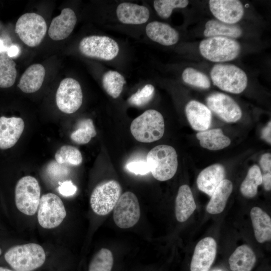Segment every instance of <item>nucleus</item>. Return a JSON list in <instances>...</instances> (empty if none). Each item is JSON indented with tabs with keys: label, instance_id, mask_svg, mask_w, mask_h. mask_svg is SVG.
<instances>
[{
	"label": "nucleus",
	"instance_id": "4be33fe9",
	"mask_svg": "<svg viewBox=\"0 0 271 271\" xmlns=\"http://www.w3.org/2000/svg\"><path fill=\"white\" fill-rule=\"evenodd\" d=\"M45 74V69L42 65L33 64L23 73L18 86L25 93L35 92L41 87Z\"/></svg>",
	"mask_w": 271,
	"mask_h": 271
},
{
	"label": "nucleus",
	"instance_id": "58836bf2",
	"mask_svg": "<svg viewBox=\"0 0 271 271\" xmlns=\"http://www.w3.org/2000/svg\"><path fill=\"white\" fill-rule=\"evenodd\" d=\"M65 164H59L55 162V165L56 168H54L53 166L49 165L48 167V174L53 179H59L66 176L68 173V171L66 167L64 166Z\"/></svg>",
	"mask_w": 271,
	"mask_h": 271
},
{
	"label": "nucleus",
	"instance_id": "c756f323",
	"mask_svg": "<svg viewBox=\"0 0 271 271\" xmlns=\"http://www.w3.org/2000/svg\"><path fill=\"white\" fill-rule=\"evenodd\" d=\"M125 83L124 77L116 71L109 70L103 74L102 78L104 89L113 98H116L120 95Z\"/></svg>",
	"mask_w": 271,
	"mask_h": 271
},
{
	"label": "nucleus",
	"instance_id": "423d86ee",
	"mask_svg": "<svg viewBox=\"0 0 271 271\" xmlns=\"http://www.w3.org/2000/svg\"><path fill=\"white\" fill-rule=\"evenodd\" d=\"M41 189L37 179L30 176L21 178L15 188V203L18 209L23 213L32 216L38 208Z\"/></svg>",
	"mask_w": 271,
	"mask_h": 271
},
{
	"label": "nucleus",
	"instance_id": "473e14b6",
	"mask_svg": "<svg viewBox=\"0 0 271 271\" xmlns=\"http://www.w3.org/2000/svg\"><path fill=\"white\" fill-rule=\"evenodd\" d=\"M113 257L111 251L102 248L98 251L91 259L88 271H111Z\"/></svg>",
	"mask_w": 271,
	"mask_h": 271
},
{
	"label": "nucleus",
	"instance_id": "7c9ffc66",
	"mask_svg": "<svg viewBox=\"0 0 271 271\" xmlns=\"http://www.w3.org/2000/svg\"><path fill=\"white\" fill-rule=\"evenodd\" d=\"M17 73L13 60L8 55H0V87H11L15 82Z\"/></svg>",
	"mask_w": 271,
	"mask_h": 271
},
{
	"label": "nucleus",
	"instance_id": "393cba45",
	"mask_svg": "<svg viewBox=\"0 0 271 271\" xmlns=\"http://www.w3.org/2000/svg\"><path fill=\"white\" fill-rule=\"evenodd\" d=\"M256 260L255 254L252 249L243 244L236 248L228 262L232 271H251Z\"/></svg>",
	"mask_w": 271,
	"mask_h": 271
},
{
	"label": "nucleus",
	"instance_id": "9b49d317",
	"mask_svg": "<svg viewBox=\"0 0 271 271\" xmlns=\"http://www.w3.org/2000/svg\"><path fill=\"white\" fill-rule=\"evenodd\" d=\"M139 202L136 195L127 191L121 195L113 209L115 224L121 228H128L137 223L140 218Z\"/></svg>",
	"mask_w": 271,
	"mask_h": 271
},
{
	"label": "nucleus",
	"instance_id": "1a4fd4ad",
	"mask_svg": "<svg viewBox=\"0 0 271 271\" xmlns=\"http://www.w3.org/2000/svg\"><path fill=\"white\" fill-rule=\"evenodd\" d=\"M37 211L38 222L46 229L58 226L66 216L62 201L57 195L52 193L41 196Z\"/></svg>",
	"mask_w": 271,
	"mask_h": 271
},
{
	"label": "nucleus",
	"instance_id": "412c9836",
	"mask_svg": "<svg viewBox=\"0 0 271 271\" xmlns=\"http://www.w3.org/2000/svg\"><path fill=\"white\" fill-rule=\"evenodd\" d=\"M116 13L118 20L125 24H142L150 17V12L146 7L130 3L120 4Z\"/></svg>",
	"mask_w": 271,
	"mask_h": 271
},
{
	"label": "nucleus",
	"instance_id": "cd10ccee",
	"mask_svg": "<svg viewBox=\"0 0 271 271\" xmlns=\"http://www.w3.org/2000/svg\"><path fill=\"white\" fill-rule=\"evenodd\" d=\"M242 35L241 28L236 24H228L217 20H210L205 24L204 35L207 38L225 37L232 39Z\"/></svg>",
	"mask_w": 271,
	"mask_h": 271
},
{
	"label": "nucleus",
	"instance_id": "2f4dec72",
	"mask_svg": "<svg viewBox=\"0 0 271 271\" xmlns=\"http://www.w3.org/2000/svg\"><path fill=\"white\" fill-rule=\"evenodd\" d=\"M76 127V129L71 134L70 138L78 144H86L96 135L93 121L90 118L80 120Z\"/></svg>",
	"mask_w": 271,
	"mask_h": 271
},
{
	"label": "nucleus",
	"instance_id": "e433bc0d",
	"mask_svg": "<svg viewBox=\"0 0 271 271\" xmlns=\"http://www.w3.org/2000/svg\"><path fill=\"white\" fill-rule=\"evenodd\" d=\"M155 88L152 84H147L141 90L132 95L128 102L134 105L142 106L147 103L153 97Z\"/></svg>",
	"mask_w": 271,
	"mask_h": 271
},
{
	"label": "nucleus",
	"instance_id": "c85d7f7f",
	"mask_svg": "<svg viewBox=\"0 0 271 271\" xmlns=\"http://www.w3.org/2000/svg\"><path fill=\"white\" fill-rule=\"evenodd\" d=\"M262 184V173L260 168L254 165L248 171L247 175L242 182L240 190L245 197L250 198L257 193L258 186Z\"/></svg>",
	"mask_w": 271,
	"mask_h": 271
},
{
	"label": "nucleus",
	"instance_id": "f704fd0d",
	"mask_svg": "<svg viewBox=\"0 0 271 271\" xmlns=\"http://www.w3.org/2000/svg\"><path fill=\"white\" fill-rule=\"evenodd\" d=\"M183 80L187 84L202 89L210 87V81L203 73L192 67L186 68L182 75Z\"/></svg>",
	"mask_w": 271,
	"mask_h": 271
},
{
	"label": "nucleus",
	"instance_id": "a878e982",
	"mask_svg": "<svg viewBox=\"0 0 271 271\" xmlns=\"http://www.w3.org/2000/svg\"><path fill=\"white\" fill-rule=\"evenodd\" d=\"M233 189L232 182L224 179L217 186L207 205V211L212 214H219L225 208L227 200Z\"/></svg>",
	"mask_w": 271,
	"mask_h": 271
},
{
	"label": "nucleus",
	"instance_id": "7ed1b4c3",
	"mask_svg": "<svg viewBox=\"0 0 271 271\" xmlns=\"http://www.w3.org/2000/svg\"><path fill=\"white\" fill-rule=\"evenodd\" d=\"M165 123L163 115L157 110L149 109L134 119L130 131L134 139L149 143L160 140L163 136Z\"/></svg>",
	"mask_w": 271,
	"mask_h": 271
},
{
	"label": "nucleus",
	"instance_id": "20e7f679",
	"mask_svg": "<svg viewBox=\"0 0 271 271\" xmlns=\"http://www.w3.org/2000/svg\"><path fill=\"white\" fill-rule=\"evenodd\" d=\"M199 51L205 59L221 63L235 59L239 54L241 47L234 39L225 37H213L203 40L200 43Z\"/></svg>",
	"mask_w": 271,
	"mask_h": 271
},
{
	"label": "nucleus",
	"instance_id": "5701e85b",
	"mask_svg": "<svg viewBox=\"0 0 271 271\" xmlns=\"http://www.w3.org/2000/svg\"><path fill=\"white\" fill-rule=\"evenodd\" d=\"M196 205L190 187L181 186L178 190L175 202V215L180 222L186 221L193 214Z\"/></svg>",
	"mask_w": 271,
	"mask_h": 271
},
{
	"label": "nucleus",
	"instance_id": "f03ea898",
	"mask_svg": "<svg viewBox=\"0 0 271 271\" xmlns=\"http://www.w3.org/2000/svg\"><path fill=\"white\" fill-rule=\"evenodd\" d=\"M146 162L153 177L160 181L171 179L178 168L176 151L173 147L166 145L157 146L150 150Z\"/></svg>",
	"mask_w": 271,
	"mask_h": 271
},
{
	"label": "nucleus",
	"instance_id": "a19ab883",
	"mask_svg": "<svg viewBox=\"0 0 271 271\" xmlns=\"http://www.w3.org/2000/svg\"><path fill=\"white\" fill-rule=\"evenodd\" d=\"M263 173H271V155L270 153L263 154L259 161Z\"/></svg>",
	"mask_w": 271,
	"mask_h": 271
},
{
	"label": "nucleus",
	"instance_id": "c03bdc74",
	"mask_svg": "<svg viewBox=\"0 0 271 271\" xmlns=\"http://www.w3.org/2000/svg\"><path fill=\"white\" fill-rule=\"evenodd\" d=\"M7 55L11 57H16L18 55L19 52V49L18 46L13 45L8 48L7 50Z\"/></svg>",
	"mask_w": 271,
	"mask_h": 271
},
{
	"label": "nucleus",
	"instance_id": "f8f14e48",
	"mask_svg": "<svg viewBox=\"0 0 271 271\" xmlns=\"http://www.w3.org/2000/svg\"><path fill=\"white\" fill-rule=\"evenodd\" d=\"M82 100V89L77 80L66 78L61 81L56 92V101L61 111L68 114L75 112L81 106Z\"/></svg>",
	"mask_w": 271,
	"mask_h": 271
},
{
	"label": "nucleus",
	"instance_id": "09e8293b",
	"mask_svg": "<svg viewBox=\"0 0 271 271\" xmlns=\"http://www.w3.org/2000/svg\"><path fill=\"white\" fill-rule=\"evenodd\" d=\"M1 253H2V250H1V249L0 248V255L1 254Z\"/></svg>",
	"mask_w": 271,
	"mask_h": 271
},
{
	"label": "nucleus",
	"instance_id": "dca6fc26",
	"mask_svg": "<svg viewBox=\"0 0 271 271\" xmlns=\"http://www.w3.org/2000/svg\"><path fill=\"white\" fill-rule=\"evenodd\" d=\"M24 127V121L21 117H0V149L13 147L21 137Z\"/></svg>",
	"mask_w": 271,
	"mask_h": 271
},
{
	"label": "nucleus",
	"instance_id": "a18cd8bd",
	"mask_svg": "<svg viewBox=\"0 0 271 271\" xmlns=\"http://www.w3.org/2000/svg\"><path fill=\"white\" fill-rule=\"evenodd\" d=\"M5 50H6V48L4 45L3 42L0 39V52H3L5 51Z\"/></svg>",
	"mask_w": 271,
	"mask_h": 271
},
{
	"label": "nucleus",
	"instance_id": "6ab92c4d",
	"mask_svg": "<svg viewBox=\"0 0 271 271\" xmlns=\"http://www.w3.org/2000/svg\"><path fill=\"white\" fill-rule=\"evenodd\" d=\"M225 171L224 167L219 164H215L203 169L197 179L198 189L211 196L221 182L224 180Z\"/></svg>",
	"mask_w": 271,
	"mask_h": 271
},
{
	"label": "nucleus",
	"instance_id": "79ce46f5",
	"mask_svg": "<svg viewBox=\"0 0 271 271\" xmlns=\"http://www.w3.org/2000/svg\"><path fill=\"white\" fill-rule=\"evenodd\" d=\"M271 122L269 121L261 132V138L268 143H271Z\"/></svg>",
	"mask_w": 271,
	"mask_h": 271
},
{
	"label": "nucleus",
	"instance_id": "aec40b11",
	"mask_svg": "<svg viewBox=\"0 0 271 271\" xmlns=\"http://www.w3.org/2000/svg\"><path fill=\"white\" fill-rule=\"evenodd\" d=\"M146 32L150 39L164 46L173 45L179 39V33L175 29L166 23L158 21L149 23Z\"/></svg>",
	"mask_w": 271,
	"mask_h": 271
},
{
	"label": "nucleus",
	"instance_id": "9d476101",
	"mask_svg": "<svg viewBox=\"0 0 271 271\" xmlns=\"http://www.w3.org/2000/svg\"><path fill=\"white\" fill-rule=\"evenodd\" d=\"M79 49L86 57L106 61L113 60L119 52L116 42L105 36L92 35L83 38L79 43Z\"/></svg>",
	"mask_w": 271,
	"mask_h": 271
},
{
	"label": "nucleus",
	"instance_id": "0eeeda50",
	"mask_svg": "<svg viewBox=\"0 0 271 271\" xmlns=\"http://www.w3.org/2000/svg\"><path fill=\"white\" fill-rule=\"evenodd\" d=\"M47 30L45 19L41 15L28 13L22 15L17 21L15 32L27 46L34 47L43 40Z\"/></svg>",
	"mask_w": 271,
	"mask_h": 271
},
{
	"label": "nucleus",
	"instance_id": "de8ad7c7",
	"mask_svg": "<svg viewBox=\"0 0 271 271\" xmlns=\"http://www.w3.org/2000/svg\"><path fill=\"white\" fill-rule=\"evenodd\" d=\"M212 271H222V270H221V269H215V270H212Z\"/></svg>",
	"mask_w": 271,
	"mask_h": 271
},
{
	"label": "nucleus",
	"instance_id": "6e6552de",
	"mask_svg": "<svg viewBox=\"0 0 271 271\" xmlns=\"http://www.w3.org/2000/svg\"><path fill=\"white\" fill-rule=\"evenodd\" d=\"M121 193L119 183L114 180L98 185L93 190L90 204L93 212L98 215H105L114 208Z\"/></svg>",
	"mask_w": 271,
	"mask_h": 271
},
{
	"label": "nucleus",
	"instance_id": "4468645a",
	"mask_svg": "<svg viewBox=\"0 0 271 271\" xmlns=\"http://www.w3.org/2000/svg\"><path fill=\"white\" fill-rule=\"evenodd\" d=\"M209 9L216 19L228 24H235L244 15V8L238 0H210Z\"/></svg>",
	"mask_w": 271,
	"mask_h": 271
},
{
	"label": "nucleus",
	"instance_id": "ddd939ff",
	"mask_svg": "<svg viewBox=\"0 0 271 271\" xmlns=\"http://www.w3.org/2000/svg\"><path fill=\"white\" fill-rule=\"evenodd\" d=\"M207 107L222 119L227 122L239 120L242 111L238 104L227 94L215 92L206 98Z\"/></svg>",
	"mask_w": 271,
	"mask_h": 271
},
{
	"label": "nucleus",
	"instance_id": "a211bd4d",
	"mask_svg": "<svg viewBox=\"0 0 271 271\" xmlns=\"http://www.w3.org/2000/svg\"><path fill=\"white\" fill-rule=\"evenodd\" d=\"M187 119L191 127L195 130L202 131L207 130L212 121V113L204 104L191 100L185 107Z\"/></svg>",
	"mask_w": 271,
	"mask_h": 271
},
{
	"label": "nucleus",
	"instance_id": "ea45409f",
	"mask_svg": "<svg viewBox=\"0 0 271 271\" xmlns=\"http://www.w3.org/2000/svg\"><path fill=\"white\" fill-rule=\"evenodd\" d=\"M59 186L58 191L62 195L68 197L73 195L77 191V187L71 181H64L63 182H59Z\"/></svg>",
	"mask_w": 271,
	"mask_h": 271
},
{
	"label": "nucleus",
	"instance_id": "f3484780",
	"mask_svg": "<svg viewBox=\"0 0 271 271\" xmlns=\"http://www.w3.org/2000/svg\"><path fill=\"white\" fill-rule=\"evenodd\" d=\"M76 22L77 17L74 12L70 8H65L59 16L52 20L48 35L53 40L65 39L72 33Z\"/></svg>",
	"mask_w": 271,
	"mask_h": 271
},
{
	"label": "nucleus",
	"instance_id": "39448f33",
	"mask_svg": "<svg viewBox=\"0 0 271 271\" xmlns=\"http://www.w3.org/2000/svg\"><path fill=\"white\" fill-rule=\"evenodd\" d=\"M210 76L213 84L220 89L234 94L243 92L247 85L246 73L238 67L228 64H217Z\"/></svg>",
	"mask_w": 271,
	"mask_h": 271
},
{
	"label": "nucleus",
	"instance_id": "49530a36",
	"mask_svg": "<svg viewBox=\"0 0 271 271\" xmlns=\"http://www.w3.org/2000/svg\"><path fill=\"white\" fill-rule=\"evenodd\" d=\"M0 271H16V270H13L7 268H5L3 267H0Z\"/></svg>",
	"mask_w": 271,
	"mask_h": 271
},
{
	"label": "nucleus",
	"instance_id": "2eb2a0df",
	"mask_svg": "<svg viewBox=\"0 0 271 271\" xmlns=\"http://www.w3.org/2000/svg\"><path fill=\"white\" fill-rule=\"evenodd\" d=\"M217 244L211 237L200 240L196 244L190 265L191 271H209L216 254Z\"/></svg>",
	"mask_w": 271,
	"mask_h": 271
},
{
	"label": "nucleus",
	"instance_id": "b1692460",
	"mask_svg": "<svg viewBox=\"0 0 271 271\" xmlns=\"http://www.w3.org/2000/svg\"><path fill=\"white\" fill-rule=\"evenodd\" d=\"M250 217L255 237L262 243L271 239V219L260 208L254 207L250 211Z\"/></svg>",
	"mask_w": 271,
	"mask_h": 271
},
{
	"label": "nucleus",
	"instance_id": "37998d69",
	"mask_svg": "<svg viewBox=\"0 0 271 271\" xmlns=\"http://www.w3.org/2000/svg\"><path fill=\"white\" fill-rule=\"evenodd\" d=\"M262 183L264 188L266 191L271 189V173H263L262 174Z\"/></svg>",
	"mask_w": 271,
	"mask_h": 271
},
{
	"label": "nucleus",
	"instance_id": "f257e3e1",
	"mask_svg": "<svg viewBox=\"0 0 271 271\" xmlns=\"http://www.w3.org/2000/svg\"><path fill=\"white\" fill-rule=\"evenodd\" d=\"M5 258L16 271H33L44 264L46 254L41 245L30 243L11 247Z\"/></svg>",
	"mask_w": 271,
	"mask_h": 271
},
{
	"label": "nucleus",
	"instance_id": "4c0bfd02",
	"mask_svg": "<svg viewBox=\"0 0 271 271\" xmlns=\"http://www.w3.org/2000/svg\"><path fill=\"white\" fill-rule=\"evenodd\" d=\"M126 168L129 172L136 175H145L150 172L149 166L145 161H135L128 163Z\"/></svg>",
	"mask_w": 271,
	"mask_h": 271
},
{
	"label": "nucleus",
	"instance_id": "c9c22d12",
	"mask_svg": "<svg viewBox=\"0 0 271 271\" xmlns=\"http://www.w3.org/2000/svg\"><path fill=\"white\" fill-rule=\"evenodd\" d=\"M188 4L189 1L187 0H156L154 1V7L160 17L167 19L174 9L184 8Z\"/></svg>",
	"mask_w": 271,
	"mask_h": 271
},
{
	"label": "nucleus",
	"instance_id": "bb28decb",
	"mask_svg": "<svg viewBox=\"0 0 271 271\" xmlns=\"http://www.w3.org/2000/svg\"><path fill=\"white\" fill-rule=\"evenodd\" d=\"M196 137L203 148L212 151L223 149L231 143L230 139L223 134L220 128L199 131Z\"/></svg>",
	"mask_w": 271,
	"mask_h": 271
},
{
	"label": "nucleus",
	"instance_id": "72a5a7b5",
	"mask_svg": "<svg viewBox=\"0 0 271 271\" xmlns=\"http://www.w3.org/2000/svg\"><path fill=\"white\" fill-rule=\"evenodd\" d=\"M55 159L56 162L61 164L78 166L82 162V155L79 150L69 145L61 147L55 153Z\"/></svg>",
	"mask_w": 271,
	"mask_h": 271
}]
</instances>
